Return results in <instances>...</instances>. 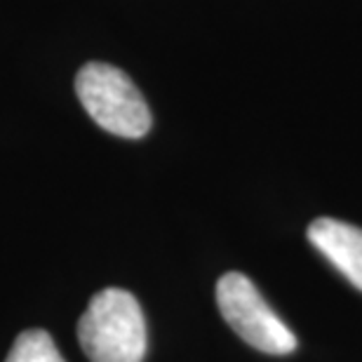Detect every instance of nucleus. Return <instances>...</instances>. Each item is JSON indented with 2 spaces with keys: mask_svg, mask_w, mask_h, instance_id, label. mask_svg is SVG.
<instances>
[{
  "mask_svg": "<svg viewBox=\"0 0 362 362\" xmlns=\"http://www.w3.org/2000/svg\"><path fill=\"white\" fill-rule=\"evenodd\" d=\"M78 339L90 362H141L148 339L139 301L120 287L101 289L78 322Z\"/></svg>",
  "mask_w": 362,
  "mask_h": 362,
  "instance_id": "f257e3e1",
  "label": "nucleus"
},
{
  "mask_svg": "<svg viewBox=\"0 0 362 362\" xmlns=\"http://www.w3.org/2000/svg\"><path fill=\"white\" fill-rule=\"evenodd\" d=\"M76 94L101 129L122 139H141L151 129V111L139 88L111 64L90 62L78 71Z\"/></svg>",
  "mask_w": 362,
  "mask_h": 362,
  "instance_id": "f03ea898",
  "label": "nucleus"
},
{
  "mask_svg": "<svg viewBox=\"0 0 362 362\" xmlns=\"http://www.w3.org/2000/svg\"><path fill=\"white\" fill-rule=\"evenodd\" d=\"M216 306L228 327L252 349L269 356H287L296 349L292 329L273 313L247 275L235 271L223 275L216 282Z\"/></svg>",
  "mask_w": 362,
  "mask_h": 362,
  "instance_id": "7ed1b4c3",
  "label": "nucleus"
},
{
  "mask_svg": "<svg viewBox=\"0 0 362 362\" xmlns=\"http://www.w3.org/2000/svg\"><path fill=\"white\" fill-rule=\"evenodd\" d=\"M308 240L353 287L362 292V228L322 216L308 226Z\"/></svg>",
  "mask_w": 362,
  "mask_h": 362,
  "instance_id": "20e7f679",
  "label": "nucleus"
},
{
  "mask_svg": "<svg viewBox=\"0 0 362 362\" xmlns=\"http://www.w3.org/2000/svg\"><path fill=\"white\" fill-rule=\"evenodd\" d=\"M5 362H66L45 329H26L14 339Z\"/></svg>",
  "mask_w": 362,
  "mask_h": 362,
  "instance_id": "39448f33",
  "label": "nucleus"
}]
</instances>
